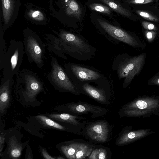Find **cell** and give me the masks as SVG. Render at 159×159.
<instances>
[{
    "label": "cell",
    "mask_w": 159,
    "mask_h": 159,
    "mask_svg": "<svg viewBox=\"0 0 159 159\" xmlns=\"http://www.w3.org/2000/svg\"><path fill=\"white\" fill-rule=\"evenodd\" d=\"M36 117L44 126L63 130H69V129L61 125L47 117L43 115H38Z\"/></svg>",
    "instance_id": "cell-19"
},
{
    "label": "cell",
    "mask_w": 159,
    "mask_h": 159,
    "mask_svg": "<svg viewBox=\"0 0 159 159\" xmlns=\"http://www.w3.org/2000/svg\"><path fill=\"white\" fill-rule=\"evenodd\" d=\"M14 80L13 78H2L0 87V112L3 113L8 107L10 99L11 87Z\"/></svg>",
    "instance_id": "cell-12"
},
{
    "label": "cell",
    "mask_w": 159,
    "mask_h": 159,
    "mask_svg": "<svg viewBox=\"0 0 159 159\" xmlns=\"http://www.w3.org/2000/svg\"><path fill=\"white\" fill-rule=\"evenodd\" d=\"M64 67L65 71L75 85L91 82L98 83L104 78L98 71L76 63L65 64Z\"/></svg>",
    "instance_id": "cell-7"
},
{
    "label": "cell",
    "mask_w": 159,
    "mask_h": 159,
    "mask_svg": "<svg viewBox=\"0 0 159 159\" xmlns=\"http://www.w3.org/2000/svg\"><path fill=\"white\" fill-rule=\"evenodd\" d=\"M112 128L107 120H98L88 123L83 129L82 134L91 141L104 143L110 139Z\"/></svg>",
    "instance_id": "cell-8"
},
{
    "label": "cell",
    "mask_w": 159,
    "mask_h": 159,
    "mask_svg": "<svg viewBox=\"0 0 159 159\" xmlns=\"http://www.w3.org/2000/svg\"><path fill=\"white\" fill-rule=\"evenodd\" d=\"M97 20L103 30L113 38L134 47L139 46L137 40L125 30L100 19H98Z\"/></svg>",
    "instance_id": "cell-10"
},
{
    "label": "cell",
    "mask_w": 159,
    "mask_h": 159,
    "mask_svg": "<svg viewBox=\"0 0 159 159\" xmlns=\"http://www.w3.org/2000/svg\"><path fill=\"white\" fill-rule=\"evenodd\" d=\"M149 85H159V74H156L148 81Z\"/></svg>",
    "instance_id": "cell-30"
},
{
    "label": "cell",
    "mask_w": 159,
    "mask_h": 159,
    "mask_svg": "<svg viewBox=\"0 0 159 159\" xmlns=\"http://www.w3.org/2000/svg\"><path fill=\"white\" fill-rule=\"evenodd\" d=\"M51 70L46 75L48 80L56 89L62 91L70 92L76 95L81 93L59 63L56 57H51Z\"/></svg>",
    "instance_id": "cell-6"
},
{
    "label": "cell",
    "mask_w": 159,
    "mask_h": 159,
    "mask_svg": "<svg viewBox=\"0 0 159 159\" xmlns=\"http://www.w3.org/2000/svg\"><path fill=\"white\" fill-rule=\"evenodd\" d=\"M2 7L4 22H9L13 12L14 4L13 0H2Z\"/></svg>",
    "instance_id": "cell-17"
},
{
    "label": "cell",
    "mask_w": 159,
    "mask_h": 159,
    "mask_svg": "<svg viewBox=\"0 0 159 159\" xmlns=\"http://www.w3.org/2000/svg\"><path fill=\"white\" fill-rule=\"evenodd\" d=\"M86 143L85 141H81L78 140L77 141H71L69 143L62 146L61 149L67 158L75 159V155L77 151Z\"/></svg>",
    "instance_id": "cell-15"
},
{
    "label": "cell",
    "mask_w": 159,
    "mask_h": 159,
    "mask_svg": "<svg viewBox=\"0 0 159 159\" xmlns=\"http://www.w3.org/2000/svg\"><path fill=\"white\" fill-rule=\"evenodd\" d=\"M65 108L66 111L71 115H77L90 113L93 118L103 116L107 112L105 108L82 102L68 103L66 105Z\"/></svg>",
    "instance_id": "cell-9"
},
{
    "label": "cell",
    "mask_w": 159,
    "mask_h": 159,
    "mask_svg": "<svg viewBox=\"0 0 159 159\" xmlns=\"http://www.w3.org/2000/svg\"><path fill=\"white\" fill-rule=\"evenodd\" d=\"M136 12L141 17L148 20L154 22H158L159 20V19L157 17L147 11L141 10H137L136 11Z\"/></svg>",
    "instance_id": "cell-23"
},
{
    "label": "cell",
    "mask_w": 159,
    "mask_h": 159,
    "mask_svg": "<svg viewBox=\"0 0 159 159\" xmlns=\"http://www.w3.org/2000/svg\"><path fill=\"white\" fill-rule=\"evenodd\" d=\"M16 75V89L24 97L32 99L44 91L43 82L36 73L24 69Z\"/></svg>",
    "instance_id": "cell-3"
},
{
    "label": "cell",
    "mask_w": 159,
    "mask_h": 159,
    "mask_svg": "<svg viewBox=\"0 0 159 159\" xmlns=\"http://www.w3.org/2000/svg\"><path fill=\"white\" fill-rule=\"evenodd\" d=\"M23 44L29 63H34L38 68L42 69L45 54V46L42 40L36 34L27 31L24 34Z\"/></svg>",
    "instance_id": "cell-5"
},
{
    "label": "cell",
    "mask_w": 159,
    "mask_h": 159,
    "mask_svg": "<svg viewBox=\"0 0 159 159\" xmlns=\"http://www.w3.org/2000/svg\"><path fill=\"white\" fill-rule=\"evenodd\" d=\"M50 118L61 122L71 125L74 127L83 129L85 126V124L80 121L85 119L82 116L73 115L68 113L60 114H50L48 115Z\"/></svg>",
    "instance_id": "cell-13"
},
{
    "label": "cell",
    "mask_w": 159,
    "mask_h": 159,
    "mask_svg": "<svg viewBox=\"0 0 159 159\" xmlns=\"http://www.w3.org/2000/svg\"><path fill=\"white\" fill-rule=\"evenodd\" d=\"M154 0H128L127 2L130 4H146L153 2Z\"/></svg>",
    "instance_id": "cell-29"
},
{
    "label": "cell",
    "mask_w": 159,
    "mask_h": 159,
    "mask_svg": "<svg viewBox=\"0 0 159 159\" xmlns=\"http://www.w3.org/2000/svg\"><path fill=\"white\" fill-rule=\"evenodd\" d=\"M42 152L43 155L44 157L46 159H54L56 158L52 157L50 155L46 152V151L44 149H42Z\"/></svg>",
    "instance_id": "cell-31"
},
{
    "label": "cell",
    "mask_w": 159,
    "mask_h": 159,
    "mask_svg": "<svg viewBox=\"0 0 159 159\" xmlns=\"http://www.w3.org/2000/svg\"><path fill=\"white\" fill-rule=\"evenodd\" d=\"M23 43L21 41L11 40L5 55L0 70L3 69L5 79L13 78L19 72L24 54Z\"/></svg>",
    "instance_id": "cell-4"
},
{
    "label": "cell",
    "mask_w": 159,
    "mask_h": 159,
    "mask_svg": "<svg viewBox=\"0 0 159 159\" xmlns=\"http://www.w3.org/2000/svg\"><path fill=\"white\" fill-rule=\"evenodd\" d=\"M6 43L3 37V33L1 31L0 35V66L2 63L6 51Z\"/></svg>",
    "instance_id": "cell-24"
},
{
    "label": "cell",
    "mask_w": 159,
    "mask_h": 159,
    "mask_svg": "<svg viewBox=\"0 0 159 159\" xmlns=\"http://www.w3.org/2000/svg\"><path fill=\"white\" fill-rule=\"evenodd\" d=\"M5 138L3 135H1L0 136V151L1 152L3 146Z\"/></svg>",
    "instance_id": "cell-32"
},
{
    "label": "cell",
    "mask_w": 159,
    "mask_h": 159,
    "mask_svg": "<svg viewBox=\"0 0 159 159\" xmlns=\"http://www.w3.org/2000/svg\"><path fill=\"white\" fill-rule=\"evenodd\" d=\"M157 34V32L153 31L146 30L145 31V35L149 41H152L154 39Z\"/></svg>",
    "instance_id": "cell-28"
},
{
    "label": "cell",
    "mask_w": 159,
    "mask_h": 159,
    "mask_svg": "<svg viewBox=\"0 0 159 159\" xmlns=\"http://www.w3.org/2000/svg\"><path fill=\"white\" fill-rule=\"evenodd\" d=\"M109 6L117 12L126 16H130L131 14L128 10L113 0H99Z\"/></svg>",
    "instance_id": "cell-20"
},
{
    "label": "cell",
    "mask_w": 159,
    "mask_h": 159,
    "mask_svg": "<svg viewBox=\"0 0 159 159\" xmlns=\"http://www.w3.org/2000/svg\"><path fill=\"white\" fill-rule=\"evenodd\" d=\"M57 158L58 159H64L65 158L62 157L61 156H59Z\"/></svg>",
    "instance_id": "cell-33"
},
{
    "label": "cell",
    "mask_w": 159,
    "mask_h": 159,
    "mask_svg": "<svg viewBox=\"0 0 159 159\" xmlns=\"http://www.w3.org/2000/svg\"><path fill=\"white\" fill-rule=\"evenodd\" d=\"M147 132L145 130L129 131L124 129L118 136L116 141V145H125L147 134Z\"/></svg>",
    "instance_id": "cell-14"
},
{
    "label": "cell",
    "mask_w": 159,
    "mask_h": 159,
    "mask_svg": "<svg viewBox=\"0 0 159 159\" xmlns=\"http://www.w3.org/2000/svg\"><path fill=\"white\" fill-rule=\"evenodd\" d=\"M89 7L92 10L101 13L107 14H110L111 13V10L109 7L101 4L93 3L90 4Z\"/></svg>",
    "instance_id": "cell-22"
},
{
    "label": "cell",
    "mask_w": 159,
    "mask_h": 159,
    "mask_svg": "<svg viewBox=\"0 0 159 159\" xmlns=\"http://www.w3.org/2000/svg\"><path fill=\"white\" fill-rule=\"evenodd\" d=\"M142 25L143 27L147 30L155 31L157 30V27L153 24L148 21H143Z\"/></svg>",
    "instance_id": "cell-27"
},
{
    "label": "cell",
    "mask_w": 159,
    "mask_h": 159,
    "mask_svg": "<svg viewBox=\"0 0 159 159\" xmlns=\"http://www.w3.org/2000/svg\"><path fill=\"white\" fill-rule=\"evenodd\" d=\"M81 93L87 95L93 100L101 104L108 105L109 99L105 90L90 85L88 83L76 84Z\"/></svg>",
    "instance_id": "cell-11"
},
{
    "label": "cell",
    "mask_w": 159,
    "mask_h": 159,
    "mask_svg": "<svg viewBox=\"0 0 159 159\" xmlns=\"http://www.w3.org/2000/svg\"><path fill=\"white\" fill-rule=\"evenodd\" d=\"M56 34L58 37L46 34V39L49 49L59 57L66 59L65 53L84 61L90 60L95 55L96 49L81 36L62 30Z\"/></svg>",
    "instance_id": "cell-1"
},
{
    "label": "cell",
    "mask_w": 159,
    "mask_h": 159,
    "mask_svg": "<svg viewBox=\"0 0 159 159\" xmlns=\"http://www.w3.org/2000/svg\"><path fill=\"white\" fill-rule=\"evenodd\" d=\"M28 15L32 19L37 21H42L44 19L43 13L38 10H30L28 12Z\"/></svg>",
    "instance_id": "cell-25"
},
{
    "label": "cell",
    "mask_w": 159,
    "mask_h": 159,
    "mask_svg": "<svg viewBox=\"0 0 159 159\" xmlns=\"http://www.w3.org/2000/svg\"><path fill=\"white\" fill-rule=\"evenodd\" d=\"M146 56L145 53L135 56L125 54L119 55L114 59L112 68L116 71L120 79L125 78L123 88L128 86L135 76L139 73L144 64Z\"/></svg>",
    "instance_id": "cell-2"
},
{
    "label": "cell",
    "mask_w": 159,
    "mask_h": 159,
    "mask_svg": "<svg viewBox=\"0 0 159 159\" xmlns=\"http://www.w3.org/2000/svg\"><path fill=\"white\" fill-rule=\"evenodd\" d=\"M66 14L80 19L82 14V9L75 0H65Z\"/></svg>",
    "instance_id": "cell-16"
},
{
    "label": "cell",
    "mask_w": 159,
    "mask_h": 159,
    "mask_svg": "<svg viewBox=\"0 0 159 159\" xmlns=\"http://www.w3.org/2000/svg\"><path fill=\"white\" fill-rule=\"evenodd\" d=\"M108 157V152L106 147L98 148L97 159H107Z\"/></svg>",
    "instance_id": "cell-26"
},
{
    "label": "cell",
    "mask_w": 159,
    "mask_h": 159,
    "mask_svg": "<svg viewBox=\"0 0 159 159\" xmlns=\"http://www.w3.org/2000/svg\"><path fill=\"white\" fill-rule=\"evenodd\" d=\"M95 148V146L93 144L86 142L77 151L75 155V159H85L89 156Z\"/></svg>",
    "instance_id": "cell-21"
},
{
    "label": "cell",
    "mask_w": 159,
    "mask_h": 159,
    "mask_svg": "<svg viewBox=\"0 0 159 159\" xmlns=\"http://www.w3.org/2000/svg\"><path fill=\"white\" fill-rule=\"evenodd\" d=\"M9 144L8 150L10 157L13 159L17 158L21 154V145L13 138L9 139Z\"/></svg>",
    "instance_id": "cell-18"
}]
</instances>
